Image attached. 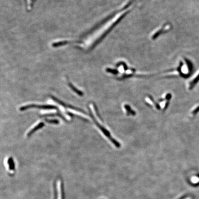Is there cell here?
<instances>
[{
    "label": "cell",
    "instance_id": "obj_6",
    "mask_svg": "<svg viewBox=\"0 0 199 199\" xmlns=\"http://www.w3.org/2000/svg\"><path fill=\"white\" fill-rule=\"evenodd\" d=\"M46 120L47 122L50 123L55 124H57L59 123V121L56 119H54V120Z\"/></svg>",
    "mask_w": 199,
    "mask_h": 199
},
{
    "label": "cell",
    "instance_id": "obj_4",
    "mask_svg": "<svg viewBox=\"0 0 199 199\" xmlns=\"http://www.w3.org/2000/svg\"><path fill=\"white\" fill-rule=\"evenodd\" d=\"M68 85L71 88V90L75 92L76 93H77V94H78V95H80V96H82L83 95V93L82 92L80 91L79 90H78L76 87L74 86L71 83H68Z\"/></svg>",
    "mask_w": 199,
    "mask_h": 199
},
{
    "label": "cell",
    "instance_id": "obj_2",
    "mask_svg": "<svg viewBox=\"0 0 199 199\" xmlns=\"http://www.w3.org/2000/svg\"><path fill=\"white\" fill-rule=\"evenodd\" d=\"M44 123H40L38 125L35 126L33 129H32L29 133H28V136H30V135H32V134H33L34 132L37 131V130H38L40 128H42L43 126H44Z\"/></svg>",
    "mask_w": 199,
    "mask_h": 199
},
{
    "label": "cell",
    "instance_id": "obj_1",
    "mask_svg": "<svg viewBox=\"0 0 199 199\" xmlns=\"http://www.w3.org/2000/svg\"><path fill=\"white\" fill-rule=\"evenodd\" d=\"M30 108H38L44 109H53L57 108V107L51 105H29L21 107L20 109V110L24 111Z\"/></svg>",
    "mask_w": 199,
    "mask_h": 199
},
{
    "label": "cell",
    "instance_id": "obj_5",
    "mask_svg": "<svg viewBox=\"0 0 199 199\" xmlns=\"http://www.w3.org/2000/svg\"><path fill=\"white\" fill-rule=\"evenodd\" d=\"M199 81V72H198V74L196 75V76L194 77V78L193 80H192V81L191 82V84H190V88H192Z\"/></svg>",
    "mask_w": 199,
    "mask_h": 199
},
{
    "label": "cell",
    "instance_id": "obj_3",
    "mask_svg": "<svg viewBox=\"0 0 199 199\" xmlns=\"http://www.w3.org/2000/svg\"><path fill=\"white\" fill-rule=\"evenodd\" d=\"M36 0H25V5L27 9L30 10Z\"/></svg>",
    "mask_w": 199,
    "mask_h": 199
}]
</instances>
